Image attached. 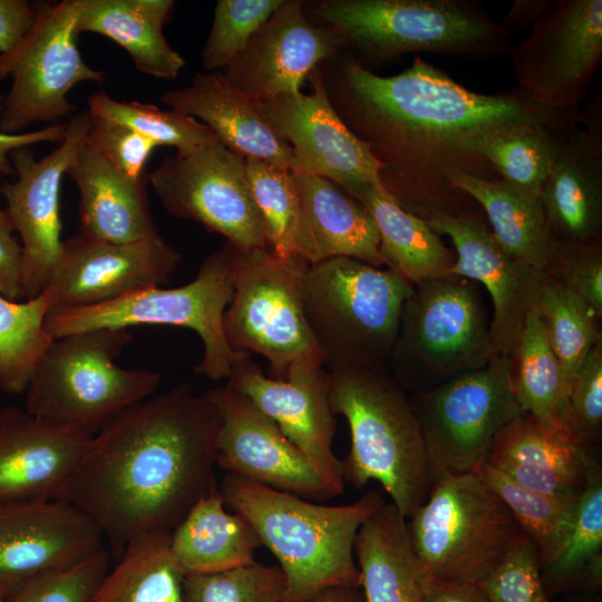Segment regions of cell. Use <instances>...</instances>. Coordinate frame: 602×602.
Here are the masks:
<instances>
[{
    "label": "cell",
    "mask_w": 602,
    "mask_h": 602,
    "mask_svg": "<svg viewBox=\"0 0 602 602\" xmlns=\"http://www.w3.org/2000/svg\"><path fill=\"white\" fill-rule=\"evenodd\" d=\"M309 265L297 254L280 258L269 247L236 249L234 293L223 319L225 337L234 351L264 357L273 379L284 380L300 362L324 361L303 309Z\"/></svg>",
    "instance_id": "cell-11"
},
{
    "label": "cell",
    "mask_w": 602,
    "mask_h": 602,
    "mask_svg": "<svg viewBox=\"0 0 602 602\" xmlns=\"http://www.w3.org/2000/svg\"><path fill=\"white\" fill-rule=\"evenodd\" d=\"M86 144L116 169L134 179L147 176V161L152 152L159 147L126 126L95 118H91Z\"/></svg>",
    "instance_id": "cell-50"
},
{
    "label": "cell",
    "mask_w": 602,
    "mask_h": 602,
    "mask_svg": "<svg viewBox=\"0 0 602 602\" xmlns=\"http://www.w3.org/2000/svg\"><path fill=\"white\" fill-rule=\"evenodd\" d=\"M182 253L161 234L128 243L65 240L45 289L50 309L90 307L138 290L162 287L178 266Z\"/></svg>",
    "instance_id": "cell-19"
},
{
    "label": "cell",
    "mask_w": 602,
    "mask_h": 602,
    "mask_svg": "<svg viewBox=\"0 0 602 602\" xmlns=\"http://www.w3.org/2000/svg\"><path fill=\"white\" fill-rule=\"evenodd\" d=\"M427 602H489L477 583L433 582Z\"/></svg>",
    "instance_id": "cell-55"
},
{
    "label": "cell",
    "mask_w": 602,
    "mask_h": 602,
    "mask_svg": "<svg viewBox=\"0 0 602 602\" xmlns=\"http://www.w3.org/2000/svg\"><path fill=\"white\" fill-rule=\"evenodd\" d=\"M431 477L473 472L485 462L496 435L522 412L508 358L462 372L409 394Z\"/></svg>",
    "instance_id": "cell-12"
},
{
    "label": "cell",
    "mask_w": 602,
    "mask_h": 602,
    "mask_svg": "<svg viewBox=\"0 0 602 602\" xmlns=\"http://www.w3.org/2000/svg\"><path fill=\"white\" fill-rule=\"evenodd\" d=\"M173 7L172 0H80L78 31L110 39L139 72L172 80L185 66L163 32Z\"/></svg>",
    "instance_id": "cell-31"
},
{
    "label": "cell",
    "mask_w": 602,
    "mask_h": 602,
    "mask_svg": "<svg viewBox=\"0 0 602 602\" xmlns=\"http://www.w3.org/2000/svg\"><path fill=\"white\" fill-rule=\"evenodd\" d=\"M351 196L371 215L387 268L414 285L450 273L455 250L446 246L425 220L402 208L381 184L362 185Z\"/></svg>",
    "instance_id": "cell-33"
},
{
    "label": "cell",
    "mask_w": 602,
    "mask_h": 602,
    "mask_svg": "<svg viewBox=\"0 0 602 602\" xmlns=\"http://www.w3.org/2000/svg\"><path fill=\"white\" fill-rule=\"evenodd\" d=\"M281 2L282 0H219L202 50L204 70H224Z\"/></svg>",
    "instance_id": "cell-45"
},
{
    "label": "cell",
    "mask_w": 602,
    "mask_h": 602,
    "mask_svg": "<svg viewBox=\"0 0 602 602\" xmlns=\"http://www.w3.org/2000/svg\"><path fill=\"white\" fill-rule=\"evenodd\" d=\"M66 175L79 193L82 236L128 243L159 233L147 194L148 174L140 179L128 177L85 142Z\"/></svg>",
    "instance_id": "cell-29"
},
{
    "label": "cell",
    "mask_w": 602,
    "mask_h": 602,
    "mask_svg": "<svg viewBox=\"0 0 602 602\" xmlns=\"http://www.w3.org/2000/svg\"><path fill=\"white\" fill-rule=\"evenodd\" d=\"M582 117L576 108L507 125L485 136L476 151L499 178L540 197L557 153Z\"/></svg>",
    "instance_id": "cell-35"
},
{
    "label": "cell",
    "mask_w": 602,
    "mask_h": 602,
    "mask_svg": "<svg viewBox=\"0 0 602 602\" xmlns=\"http://www.w3.org/2000/svg\"><path fill=\"white\" fill-rule=\"evenodd\" d=\"M508 359L512 389L522 412L559 420L569 382L537 308L528 313Z\"/></svg>",
    "instance_id": "cell-38"
},
{
    "label": "cell",
    "mask_w": 602,
    "mask_h": 602,
    "mask_svg": "<svg viewBox=\"0 0 602 602\" xmlns=\"http://www.w3.org/2000/svg\"><path fill=\"white\" fill-rule=\"evenodd\" d=\"M108 566L109 554L104 547L71 567L12 589L4 602H90Z\"/></svg>",
    "instance_id": "cell-47"
},
{
    "label": "cell",
    "mask_w": 602,
    "mask_h": 602,
    "mask_svg": "<svg viewBox=\"0 0 602 602\" xmlns=\"http://www.w3.org/2000/svg\"><path fill=\"white\" fill-rule=\"evenodd\" d=\"M591 457L560 420L521 412L496 435L485 462L527 489L575 497Z\"/></svg>",
    "instance_id": "cell-26"
},
{
    "label": "cell",
    "mask_w": 602,
    "mask_h": 602,
    "mask_svg": "<svg viewBox=\"0 0 602 602\" xmlns=\"http://www.w3.org/2000/svg\"><path fill=\"white\" fill-rule=\"evenodd\" d=\"M36 7L31 31L16 48L0 54V82L11 78L0 114L2 133H22L36 123H64L77 109L69 91L80 82L106 79L105 72L85 62L78 48L80 0Z\"/></svg>",
    "instance_id": "cell-13"
},
{
    "label": "cell",
    "mask_w": 602,
    "mask_h": 602,
    "mask_svg": "<svg viewBox=\"0 0 602 602\" xmlns=\"http://www.w3.org/2000/svg\"><path fill=\"white\" fill-rule=\"evenodd\" d=\"M414 288L389 268L351 258L309 265L304 315L327 369H387Z\"/></svg>",
    "instance_id": "cell-6"
},
{
    "label": "cell",
    "mask_w": 602,
    "mask_h": 602,
    "mask_svg": "<svg viewBox=\"0 0 602 602\" xmlns=\"http://www.w3.org/2000/svg\"><path fill=\"white\" fill-rule=\"evenodd\" d=\"M536 308L570 386L585 357L602 341L601 319L580 298L547 275Z\"/></svg>",
    "instance_id": "cell-42"
},
{
    "label": "cell",
    "mask_w": 602,
    "mask_h": 602,
    "mask_svg": "<svg viewBox=\"0 0 602 602\" xmlns=\"http://www.w3.org/2000/svg\"><path fill=\"white\" fill-rule=\"evenodd\" d=\"M454 245L449 274L482 284L493 303L489 333L497 356L509 358L528 313L536 308L545 272L508 254L494 239L483 213L433 214L425 220Z\"/></svg>",
    "instance_id": "cell-21"
},
{
    "label": "cell",
    "mask_w": 602,
    "mask_h": 602,
    "mask_svg": "<svg viewBox=\"0 0 602 602\" xmlns=\"http://www.w3.org/2000/svg\"><path fill=\"white\" fill-rule=\"evenodd\" d=\"M450 182L478 204L494 239L508 254L537 270H546L557 243L547 230L540 197L502 178L457 173Z\"/></svg>",
    "instance_id": "cell-34"
},
{
    "label": "cell",
    "mask_w": 602,
    "mask_h": 602,
    "mask_svg": "<svg viewBox=\"0 0 602 602\" xmlns=\"http://www.w3.org/2000/svg\"><path fill=\"white\" fill-rule=\"evenodd\" d=\"M94 521L75 505L52 499L0 508V586L71 567L104 548Z\"/></svg>",
    "instance_id": "cell-23"
},
{
    "label": "cell",
    "mask_w": 602,
    "mask_h": 602,
    "mask_svg": "<svg viewBox=\"0 0 602 602\" xmlns=\"http://www.w3.org/2000/svg\"><path fill=\"white\" fill-rule=\"evenodd\" d=\"M226 507L242 515L285 576L283 602H309L331 586L360 588L355 541L386 503L376 489L344 505H322L232 474L219 484Z\"/></svg>",
    "instance_id": "cell-3"
},
{
    "label": "cell",
    "mask_w": 602,
    "mask_h": 602,
    "mask_svg": "<svg viewBox=\"0 0 602 602\" xmlns=\"http://www.w3.org/2000/svg\"><path fill=\"white\" fill-rule=\"evenodd\" d=\"M235 258L236 249L226 242L205 258L196 278L185 285L147 288L97 305L50 309L46 330L56 339L101 328H188L203 343V357L195 372L215 381L227 379L240 352L230 347L223 326L234 293Z\"/></svg>",
    "instance_id": "cell-9"
},
{
    "label": "cell",
    "mask_w": 602,
    "mask_h": 602,
    "mask_svg": "<svg viewBox=\"0 0 602 602\" xmlns=\"http://www.w3.org/2000/svg\"><path fill=\"white\" fill-rule=\"evenodd\" d=\"M407 521L431 582H482L525 534L475 472L433 476L427 498Z\"/></svg>",
    "instance_id": "cell-8"
},
{
    "label": "cell",
    "mask_w": 602,
    "mask_h": 602,
    "mask_svg": "<svg viewBox=\"0 0 602 602\" xmlns=\"http://www.w3.org/2000/svg\"><path fill=\"white\" fill-rule=\"evenodd\" d=\"M323 81L339 117L379 163L380 184L423 220L483 213L452 185V176L499 178L477 153L478 143L507 125L561 111L518 87L472 91L420 56L392 76L377 75L349 56Z\"/></svg>",
    "instance_id": "cell-1"
},
{
    "label": "cell",
    "mask_w": 602,
    "mask_h": 602,
    "mask_svg": "<svg viewBox=\"0 0 602 602\" xmlns=\"http://www.w3.org/2000/svg\"><path fill=\"white\" fill-rule=\"evenodd\" d=\"M309 602H363L358 588L331 586L322 590Z\"/></svg>",
    "instance_id": "cell-56"
},
{
    "label": "cell",
    "mask_w": 602,
    "mask_h": 602,
    "mask_svg": "<svg viewBox=\"0 0 602 602\" xmlns=\"http://www.w3.org/2000/svg\"><path fill=\"white\" fill-rule=\"evenodd\" d=\"M38 19L36 4L28 0H0V54L16 48Z\"/></svg>",
    "instance_id": "cell-52"
},
{
    "label": "cell",
    "mask_w": 602,
    "mask_h": 602,
    "mask_svg": "<svg viewBox=\"0 0 602 602\" xmlns=\"http://www.w3.org/2000/svg\"><path fill=\"white\" fill-rule=\"evenodd\" d=\"M298 193L294 253L310 265L351 258L387 268L379 234L367 208L336 183L292 172Z\"/></svg>",
    "instance_id": "cell-28"
},
{
    "label": "cell",
    "mask_w": 602,
    "mask_h": 602,
    "mask_svg": "<svg viewBox=\"0 0 602 602\" xmlns=\"http://www.w3.org/2000/svg\"><path fill=\"white\" fill-rule=\"evenodd\" d=\"M260 546L251 524L242 515L226 509L217 483L171 532V548L184 575L254 563Z\"/></svg>",
    "instance_id": "cell-32"
},
{
    "label": "cell",
    "mask_w": 602,
    "mask_h": 602,
    "mask_svg": "<svg viewBox=\"0 0 602 602\" xmlns=\"http://www.w3.org/2000/svg\"><path fill=\"white\" fill-rule=\"evenodd\" d=\"M87 110L91 118L126 126L158 146L174 147L181 155L219 140L204 124L188 115L137 100H118L105 90L88 97Z\"/></svg>",
    "instance_id": "cell-41"
},
{
    "label": "cell",
    "mask_w": 602,
    "mask_h": 602,
    "mask_svg": "<svg viewBox=\"0 0 602 602\" xmlns=\"http://www.w3.org/2000/svg\"><path fill=\"white\" fill-rule=\"evenodd\" d=\"M185 602H283L285 576L278 565L254 563L184 575Z\"/></svg>",
    "instance_id": "cell-44"
},
{
    "label": "cell",
    "mask_w": 602,
    "mask_h": 602,
    "mask_svg": "<svg viewBox=\"0 0 602 602\" xmlns=\"http://www.w3.org/2000/svg\"><path fill=\"white\" fill-rule=\"evenodd\" d=\"M67 130V123L48 125L37 130H26L18 134L0 132V178L16 175L10 155L20 148L31 147L41 143H60Z\"/></svg>",
    "instance_id": "cell-53"
},
{
    "label": "cell",
    "mask_w": 602,
    "mask_h": 602,
    "mask_svg": "<svg viewBox=\"0 0 602 602\" xmlns=\"http://www.w3.org/2000/svg\"><path fill=\"white\" fill-rule=\"evenodd\" d=\"M328 371L332 411L350 430V450L341 460L344 483L361 489L378 482L409 518L427 498L431 473L408 392L387 369Z\"/></svg>",
    "instance_id": "cell-4"
},
{
    "label": "cell",
    "mask_w": 602,
    "mask_h": 602,
    "mask_svg": "<svg viewBox=\"0 0 602 602\" xmlns=\"http://www.w3.org/2000/svg\"><path fill=\"white\" fill-rule=\"evenodd\" d=\"M133 337L101 328L51 341L26 388L25 409L57 426L93 437L132 405L152 396L161 373L116 365Z\"/></svg>",
    "instance_id": "cell-7"
},
{
    "label": "cell",
    "mask_w": 602,
    "mask_h": 602,
    "mask_svg": "<svg viewBox=\"0 0 602 602\" xmlns=\"http://www.w3.org/2000/svg\"><path fill=\"white\" fill-rule=\"evenodd\" d=\"M477 584L489 602H550L541 576L537 550L526 534Z\"/></svg>",
    "instance_id": "cell-48"
},
{
    "label": "cell",
    "mask_w": 602,
    "mask_h": 602,
    "mask_svg": "<svg viewBox=\"0 0 602 602\" xmlns=\"http://www.w3.org/2000/svg\"><path fill=\"white\" fill-rule=\"evenodd\" d=\"M90 124L88 110L76 113L67 122L64 139L45 157L36 159L30 147L10 155L14 179L4 182L0 193L22 245L23 300L39 295L47 288L60 258L61 181L85 144Z\"/></svg>",
    "instance_id": "cell-16"
},
{
    "label": "cell",
    "mask_w": 602,
    "mask_h": 602,
    "mask_svg": "<svg viewBox=\"0 0 602 602\" xmlns=\"http://www.w3.org/2000/svg\"><path fill=\"white\" fill-rule=\"evenodd\" d=\"M559 420L586 448L598 441L602 424V341L592 348L570 382Z\"/></svg>",
    "instance_id": "cell-46"
},
{
    "label": "cell",
    "mask_w": 602,
    "mask_h": 602,
    "mask_svg": "<svg viewBox=\"0 0 602 602\" xmlns=\"http://www.w3.org/2000/svg\"><path fill=\"white\" fill-rule=\"evenodd\" d=\"M183 579L171 533L145 534L126 545L90 602H185Z\"/></svg>",
    "instance_id": "cell-37"
},
{
    "label": "cell",
    "mask_w": 602,
    "mask_h": 602,
    "mask_svg": "<svg viewBox=\"0 0 602 602\" xmlns=\"http://www.w3.org/2000/svg\"><path fill=\"white\" fill-rule=\"evenodd\" d=\"M540 202L556 243L602 240V130L596 113H583L563 143Z\"/></svg>",
    "instance_id": "cell-25"
},
{
    "label": "cell",
    "mask_w": 602,
    "mask_h": 602,
    "mask_svg": "<svg viewBox=\"0 0 602 602\" xmlns=\"http://www.w3.org/2000/svg\"><path fill=\"white\" fill-rule=\"evenodd\" d=\"M509 52L521 90L554 109L580 108L602 61V1L555 0Z\"/></svg>",
    "instance_id": "cell-15"
},
{
    "label": "cell",
    "mask_w": 602,
    "mask_h": 602,
    "mask_svg": "<svg viewBox=\"0 0 602 602\" xmlns=\"http://www.w3.org/2000/svg\"><path fill=\"white\" fill-rule=\"evenodd\" d=\"M550 600L602 588V468L592 456L571 523L553 555L540 564Z\"/></svg>",
    "instance_id": "cell-36"
},
{
    "label": "cell",
    "mask_w": 602,
    "mask_h": 602,
    "mask_svg": "<svg viewBox=\"0 0 602 602\" xmlns=\"http://www.w3.org/2000/svg\"><path fill=\"white\" fill-rule=\"evenodd\" d=\"M308 79L311 93L263 101L273 128L292 149V172L327 178L349 195L362 185L380 184L379 163L334 110L321 69L317 67Z\"/></svg>",
    "instance_id": "cell-20"
},
{
    "label": "cell",
    "mask_w": 602,
    "mask_h": 602,
    "mask_svg": "<svg viewBox=\"0 0 602 602\" xmlns=\"http://www.w3.org/2000/svg\"><path fill=\"white\" fill-rule=\"evenodd\" d=\"M553 4L552 0H516L498 22L504 30L512 35L514 30L532 28L551 11Z\"/></svg>",
    "instance_id": "cell-54"
},
{
    "label": "cell",
    "mask_w": 602,
    "mask_h": 602,
    "mask_svg": "<svg viewBox=\"0 0 602 602\" xmlns=\"http://www.w3.org/2000/svg\"><path fill=\"white\" fill-rule=\"evenodd\" d=\"M478 284L448 274L406 299L387 368L409 394L486 365L496 355Z\"/></svg>",
    "instance_id": "cell-10"
},
{
    "label": "cell",
    "mask_w": 602,
    "mask_h": 602,
    "mask_svg": "<svg viewBox=\"0 0 602 602\" xmlns=\"http://www.w3.org/2000/svg\"><path fill=\"white\" fill-rule=\"evenodd\" d=\"M206 392L221 419L216 465L225 474L310 501L343 493L249 398L226 386Z\"/></svg>",
    "instance_id": "cell-17"
},
{
    "label": "cell",
    "mask_w": 602,
    "mask_h": 602,
    "mask_svg": "<svg viewBox=\"0 0 602 602\" xmlns=\"http://www.w3.org/2000/svg\"><path fill=\"white\" fill-rule=\"evenodd\" d=\"M544 272L602 319V240L557 243Z\"/></svg>",
    "instance_id": "cell-49"
},
{
    "label": "cell",
    "mask_w": 602,
    "mask_h": 602,
    "mask_svg": "<svg viewBox=\"0 0 602 602\" xmlns=\"http://www.w3.org/2000/svg\"><path fill=\"white\" fill-rule=\"evenodd\" d=\"M303 7L299 0H282L222 70L225 77L261 101L301 91L311 72L344 47L334 30L311 22Z\"/></svg>",
    "instance_id": "cell-22"
},
{
    "label": "cell",
    "mask_w": 602,
    "mask_h": 602,
    "mask_svg": "<svg viewBox=\"0 0 602 602\" xmlns=\"http://www.w3.org/2000/svg\"><path fill=\"white\" fill-rule=\"evenodd\" d=\"M148 183L173 216L204 225L240 251L269 247L245 157L220 140L165 158Z\"/></svg>",
    "instance_id": "cell-14"
},
{
    "label": "cell",
    "mask_w": 602,
    "mask_h": 602,
    "mask_svg": "<svg viewBox=\"0 0 602 602\" xmlns=\"http://www.w3.org/2000/svg\"><path fill=\"white\" fill-rule=\"evenodd\" d=\"M47 292L14 301L0 294V391L25 394L32 371L54 338L45 327Z\"/></svg>",
    "instance_id": "cell-39"
},
{
    "label": "cell",
    "mask_w": 602,
    "mask_h": 602,
    "mask_svg": "<svg viewBox=\"0 0 602 602\" xmlns=\"http://www.w3.org/2000/svg\"><path fill=\"white\" fill-rule=\"evenodd\" d=\"M355 557L363 602H427L433 582L415 551L407 518L391 502L359 528Z\"/></svg>",
    "instance_id": "cell-30"
},
{
    "label": "cell",
    "mask_w": 602,
    "mask_h": 602,
    "mask_svg": "<svg viewBox=\"0 0 602 602\" xmlns=\"http://www.w3.org/2000/svg\"><path fill=\"white\" fill-rule=\"evenodd\" d=\"M89 438L25 407L0 409V508L58 499Z\"/></svg>",
    "instance_id": "cell-24"
},
{
    "label": "cell",
    "mask_w": 602,
    "mask_h": 602,
    "mask_svg": "<svg viewBox=\"0 0 602 602\" xmlns=\"http://www.w3.org/2000/svg\"><path fill=\"white\" fill-rule=\"evenodd\" d=\"M312 12L367 69L410 52L484 59L513 46L475 0H321Z\"/></svg>",
    "instance_id": "cell-5"
},
{
    "label": "cell",
    "mask_w": 602,
    "mask_h": 602,
    "mask_svg": "<svg viewBox=\"0 0 602 602\" xmlns=\"http://www.w3.org/2000/svg\"><path fill=\"white\" fill-rule=\"evenodd\" d=\"M3 98H4V96L0 95V114H1V110H2Z\"/></svg>",
    "instance_id": "cell-59"
},
{
    "label": "cell",
    "mask_w": 602,
    "mask_h": 602,
    "mask_svg": "<svg viewBox=\"0 0 602 602\" xmlns=\"http://www.w3.org/2000/svg\"><path fill=\"white\" fill-rule=\"evenodd\" d=\"M245 164L270 250L280 258L294 255L299 204L292 171L258 158H245Z\"/></svg>",
    "instance_id": "cell-43"
},
{
    "label": "cell",
    "mask_w": 602,
    "mask_h": 602,
    "mask_svg": "<svg viewBox=\"0 0 602 602\" xmlns=\"http://www.w3.org/2000/svg\"><path fill=\"white\" fill-rule=\"evenodd\" d=\"M161 100L204 124L245 158L293 171L292 149L273 128L263 101L237 88L222 71L196 72L187 86L165 90Z\"/></svg>",
    "instance_id": "cell-27"
},
{
    "label": "cell",
    "mask_w": 602,
    "mask_h": 602,
    "mask_svg": "<svg viewBox=\"0 0 602 602\" xmlns=\"http://www.w3.org/2000/svg\"><path fill=\"white\" fill-rule=\"evenodd\" d=\"M561 602H602L599 592L569 593Z\"/></svg>",
    "instance_id": "cell-57"
},
{
    "label": "cell",
    "mask_w": 602,
    "mask_h": 602,
    "mask_svg": "<svg viewBox=\"0 0 602 602\" xmlns=\"http://www.w3.org/2000/svg\"><path fill=\"white\" fill-rule=\"evenodd\" d=\"M226 380V387L249 398L323 476L344 489L342 464L332 449L337 423L324 361L300 362L279 380L265 376L250 352L240 351Z\"/></svg>",
    "instance_id": "cell-18"
},
{
    "label": "cell",
    "mask_w": 602,
    "mask_h": 602,
    "mask_svg": "<svg viewBox=\"0 0 602 602\" xmlns=\"http://www.w3.org/2000/svg\"><path fill=\"white\" fill-rule=\"evenodd\" d=\"M475 472L499 496L525 534L533 541L540 564L555 552L565 534L579 501V496H554L527 489L486 462Z\"/></svg>",
    "instance_id": "cell-40"
},
{
    "label": "cell",
    "mask_w": 602,
    "mask_h": 602,
    "mask_svg": "<svg viewBox=\"0 0 602 602\" xmlns=\"http://www.w3.org/2000/svg\"><path fill=\"white\" fill-rule=\"evenodd\" d=\"M23 251L16 235L14 225L6 210L0 206V294L14 301L23 300Z\"/></svg>",
    "instance_id": "cell-51"
},
{
    "label": "cell",
    "mask_w": 602,
    "mask_h": 602,
    "mask_svg": "<svg viewBox=\"0 0 602 602\" xmlns=\"http://www.w3.org/2000/svg\"><path fill=\"white\" fill-rule=\"evenodd\" d=\"M220 426L206 391L154 394L89 438L58 499L87 514L119 557L142 535L171 533L217 483Z\"/></svg>",
    "instance_id": "cell-2"
},
{
    "label": "cell",
    "mask_w": 602,
    "mask_h": 602,
    "mask_svg": "<svg viewBox=\"0 0 602 602\" xmlns=\"http://www.w3.org/2000/svg\"><path fill=\"white\" fill-rule=\"evenodd\" d=\"M11 589L6 586H0V602H4L6 598L10 593Z\"/></svg>",
    "instance_id": "cell-58"
}]
</instances>
